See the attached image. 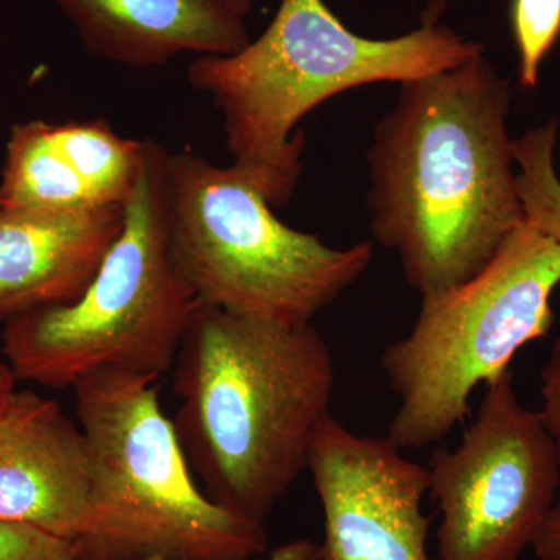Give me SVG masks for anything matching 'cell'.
Returning a JSON list of instances; mask_svg holds the SVG:
<instances>
[{
    "label": "cell",
    "instance_id": "7",
    "mask_svg": "<svg viewBox=\"0 0 560 560\" xmlns=\"http://www.w3.org/2000/svg\"><path fill=\"white\" fill-rule=\"evenodd\" d=\"M559 285L560 245L525 220L485 270L420 296L415 326L381 357L399 397L386 438L399 451L422 448L464 423L474 390L550 331Z\"/></svg>",
    "mask_w": 560,
    "mask_h": 560
},
{
    "label": "cell",
    "instance_id": "20",
    "mask_svg": "<svg viewBox=\"0 0 560 560\" xmlns=\"http://www.w3.org/2000/svg\"><path fill=\"white\" fill-rule=\"evenodd\" d=\"M18 382L20 381H18L16 375L11 370L9 361L0 353V420L9 411L14 394L18 393Z\"/></svg>",
    "mask_w": 560,
    "mask_h": 560
},
{
    "label": "cell",
    "instance_id": "13",
    "mask_svg": "<svg viewBox=\"0 0 560 560\" xmlns=\"http://www.w3.org/2000/svg\"><path fill=\"white\" fill-rule=\"evenodd\" d=\"M0 200L5 209L43 212L101 208L58 140L54 121L46 120L11 128Z\"/></svg>",
    "mask_w": 560,
    "mask_h": 560
},
{
    "label": "cell",
    "instance_id": "19",
    "mask_svg": "<svg viewBox=\"0 0 560 560\" xmlns=\"http://www.w3.org/2000/svg\"><path fill=\"white\" fill-rule=\"evenodd\" d=\"M261 560H320L319 545L311 540H293L280 545L267 559Z\"/></svg>",
    "mask_w": 560,
    "mask_h": 560
},
{
    "label": "cell",
    "instance_id": "14",
    "mask_svg": "<svg viewBox=\"0 0 560 560\" xmlns=\"http://www.w3.org/2000/svg\"><path fill=\"white\" fill-rule=\"evenodd\" d=\"M558 120L526 131L512 143L525 220L560 245V178L555 167Z\"/></svg>",
    "mask_w": 560,
    "mask_h": 560
},
{
    "label": "cell",
    "instance_id": "1",
    "mask_svg": "<svg viewBox=\"0 0 560 560\" xmlns=\"http://www.w3.org/2000/svg\"><path fill=\"white\" fill-rule=\"evenodd\" d=\"M510 81L485 51L400 84L368 151L371 231L420 296L485 270L525 223Z\"/></svg>",
    "mask_w": 560,
    "mask_h": 560
},
{
    "label": "cell",
    "instance_id": "9",
    "mask_svg": "<svg viewBox=\"0 0 560 560\" xmlns=\"http://www.w3.org/2000/svg\"><path fill=\"white\" fill-rule=\"evenodd\" d=\"M307 470L323 508L320 560H438L422 510L429 466L405 458L388 438L361 436L329 416Z\"/></svg>",
    "mask_w": 560,
    "mask_h": 560
},
{
    "label": "cell",
    "instance_id": "22",
    "mask_svg": "<svg viewBox=\"0 0 560 560\" xmlns=\"http://www.w3.org/2000/svg\"><path fill=\"white\" fill-rule=\"evenodd\" d=\"M2 209H3V201L0 200V210H2Z\"/></svg>",
    "mask_w": 560,
    "mask_h": 560
},
{
    "label": "cell",
    "instance_id": "21",
    "mask_svg": "<svg viewBox=\"0 0 560 560\" xmlns=\"http://www.w3.org/2000/svg\"><path fill=\"white\" fill-rule=\"evenodd\" d=\"M234 9L242 14L243 18L248 16L250 10H253L254 0H230Z\"/></svg>",
    "mask_w": 560,
    "mask_h": 560
},
{
    "label": "cell",
    "instance_id": "8",
    "mask_svg": "<svg viewBox=\"0 0 560 560\" xmlns=\"http://www.w3.org/2000/svg\"><path fill=\"white\" fill-rule=\"evenodd\" d=\"M438 560H521L560 486L558 451L539 411L523 407L508 370L486 386L477 418L452 451L431 455Z\"/></svg>",
    "mask_w": 560,
    "mask_h": 560
},
{
    "label": "cell",
    "instance_id": "4",
    "mask_svg": "<svg viewBox=\"0 0 560 560\" xmlns=\"http://www.w3.org/2000/svg\"><path fill=\"white\" fill-rule=\"evenodd\" d=\"M156 378L105 370L73 385L91 456L77 560H253L267 530L202 492Z\"/></svg>",
    "mask_w": 560,
    "mask_h": 560
},
{
    "label": "cell",
    "instance_id": "6",
    "mask_svg": "<svg viewBox=\"0 0 560 560\" xmlns=\"http://www.w3.org/2000/svg\"><path fill=\"white\" fill-rule=\"evenodd\" d=\"M167 154L145 139L124 230L81 298L3 324L2 355L18 381L68 389L98 371L158 381L172 370L198 304L168 256Z\"/></svg>",
    "mask_w": 560,
    "mask_h": 560
},
{
    "label": "cell",
    "instance_id": "16",
    "mask_svg": "<svg viewBox=\"0 0 560 560\" xmlns=\"http://www.w3.org/2000/svg\"><path fill=\"white\" fill-rule=\"evenodd\" d=\"M0 560H77L72 541L22 523L0 521Z\"/></svg>",
    "mask_w": 560,
    "mask_h": 560
},
{
    "label": "cell",
    "instance_id": "2",
    "mask_svg": "<svg viewBox=\"0 0 560 560\" xmlns=\"http://www.w3.org/2000/svg\"><path fill=\"white\" fill-rule=\"evenodd\" d=\"M176 431L206 495L260 523L307 470L337 370L312 323L198 305L175 364Z\"/></svg>",
    "mask_w": 560,
    "mask_h": 560
},
{
    "label": "cell",
    "instance_id": "12",
    "mask_svg": "<svg viewBox=\"0 0 560 560\" xmlns=\"http://www.w3.org/2000/svg\"><path fill=\"white\" fill-rule=\"evenodd\" d=\"M103 60L156 68L184 54L230 55L249 43L230 0H55Z\"/></svg>",
    "mask_w": 560,
    "mask_h": 560
},
{
    "label": "cell",
    "instance_id": "5",
    "mask_svg": "<svg viewBox=\"0 0 560 560\" xmlns=\"http://www.w3.org/2000/svg\"><path fill=\"white\" fill-rule=\"evenodd\" d=\"M168 256L201 307L312 323L368 270L372 245L331 248L272 212L241 171L191 153L165 161Z\"/></svg>",
    "mask_w": 560,
    "mask_h": 560
},
{
    "label": "cell",
    "instance_id": "17",
    "mask_svg": "<svg viewBox=\"0 0 560 560\" xmlns=\"http://www.w3.org/2000/svg\"><path fill=\"white\" fill-rule=\"evenodd\" d=\"M540 397L541 422L555 441L560 464V335L552 342L550 355L540 371Z\"/></svg>",
    "mask_w": 560,
    "mask_h": 560
},
{
    "label": "cell",
    "instance_id": "15",
    "mask_svg": "<svg viewBox=\"0 0 560 560\" xmlns=\"http://www.w3.org/2000/svg\"><path fill=\"white\" fill-rule=\"evenodd\" d=\"M510 18L521 86L536 90L541 62L560 38V0H511Z\"/></svg>",
    "mask_w": 560,
    "mask_h": 560
},
{
    "label": "cell",
    "instance_id": "10",
    "mask_svg": "<svg viewBox=\"0 0 560 560\" xmlns=\"http://www.w3.org/2000/svg\"><path fill=\"white\" fill-rule=\"evenodd\" d=\"M91 500L86 438L60 405L18 390L0 420V521L79 539Z\"/></svg>",
    "mask_w": 560,
    "mask_h": 560
},
{
    "label": "cell",
    "instance_id": "3",
    "mask_svg": "<svg viewBox=\"0 0 560 560\" xmlns=\"http://www.w3.org/2000/svg\"><path fill=\"white\" fill-rule=\"evenodd\" d=\"M440 16L431 7L415 31L372 39L349 31L324 0H280L259 38L195 58L187 79L219 108L232 165L282 206L302 173L305 138L294 131L316 106L366 84L425 79L485 51Z\"/></svg>",
    "mask_w": 560,
    "mask_h": 560
},
{
    "label": "cell",
    "instance_id": "11",
    "mask_svg": "<svg viewBox=\"0 0 560 560\" xmlns=\"http://www.w3.org/2000/svg\"><path fill=\"white\" fill-rule=\"evenodd\" d=\"M124 224L125 206L0 210V324L79 300Z\"/></svg>",
    "mask_w": 560,
    "mask_h": 560
},
{
    "label": "cell",
    "instance_id": "18",
    "mask_svg": "<svg viewBox=\"0 0 560 560\" xmlns=\"http://www.w3.org/2000/svg\"><path fill=\"white\" fill-rule=\"evenodd\" d=\"M533 550L540 560H560V499L552 504L539 536L534 540Z\"/></svg>",
    "mask_w": 560,
    "mask_h": 560
}]
</instances>
